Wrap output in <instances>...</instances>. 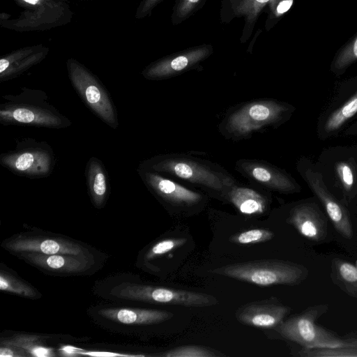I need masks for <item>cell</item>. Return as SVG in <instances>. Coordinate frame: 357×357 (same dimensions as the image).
Returning <instances> with one entry per match:
<instances>
[{
	"mask_svg": "<svg viewBox=\"0 0 357 357\" xmlns=\"http://www.w3.org/2000/svg\"><path fill=\"white\" fill-rule=\"evenodd\" d=\"M138 167L190 184L222 200L227 190L237 182L220 165L187 153L156 155L143 160Z\"/></svg>",
	"mask_w": 357,
	"mask_h": 357,
	"instance_id": "obj_1",
	"label": "cell"
},
{
	"mask_svg": "<svg viewBox=\"0 0 357 357\" xmlns=\"http://www.w3.org/2000/svg\"><path fill=\"white\" fill-rule=\"evenodd\" d=\"M291 111V106L275 99L243 102L225 112L218 124V130L227 140L248 139L257 133L277 128L287 120Z\"/></svg>",
	"mask_w": 357,
	"mask_h": 357,
	"instance_id": "obj_2",
	"label": "cell"
},
{
	"mask_svg": "<svg viewBox=\"0 0 357 357\" xmlns=\"http://www.w3.org/2000/svg\"><path fill=\"white\" fill-rule=\"evenodd\" d=\"M0 104V123L61 129L72 122L48 101L47 93L40 89L22 87L17 94L3 96Z\"/></svg>",
	"mask_w": 357,
	"mask_h": 357,
	"instance_id": "obj_3",
	"label": "cell"
},
{
	"mask_svg": "<svg viewBox=\"0 0 357 357\" xmlns=\"http://www.w3.org/2000/svg\"><path fill=\"white\" fill-rule=\"evenodd\" d=\"M212 272L261 287L297 285L308 274L304 266L280 259H261L230 264L216 268Z\"/></svg>",
	"mask_w": 357,
	"mask_h": 357,
	"instance_id": "obj_4",
	"label": "cell"
},
{
	"mask_svg": "<svg viewBox=\"0 0 357 357\" xmlns=\"http://www.w3.org/2000/svg\"><path fill=\"white\" fill-rule=\"evenodd\" d=\"M22 10L15 18L0 14V26L25 32L44 31L70 22L73 11L67 0H14Z\"/></svg>",
	"mask_w": 357,
	"mask_h": 357,
	"instance_id": "obj_5",
	"label": "cell"
},
{
	"mask_svg": "<svg viewBox=\"0 0 357 357\" xmlns=\"http://www.w3.org/2000/svg\"><path fill=\"white\" fill-rule=\"evenodd\" d=\"M66 68L70 83L84 104L101 121L116 130L119 124L117 112L100 80L75 59L67 60Z\"/></svg>",
	"mask_w": 357,
	"mask_h": 357,
	"instance_id": "obj_6",
	"label": "cell"
},
{
	"mask_svg": "<svg viewBox=\"0 0 357 357\" xmlns=\"http://www.w3.org/2000/svg\"><path fill=\"white\" fill-rule=\"evenodd\" d=\"M56 159L47 142L33 138L18 139L15 147L0 155V165L15 174L29 178L49 176Z\"/></svg>",
	"mask_w": 357,
	"mask_h": 357,
	"instance_id": "obj_7",
	"label": "cell"
},
{
	"mask_svg": "<svg viewBox=\"0 0 357 357\" xmlns=\"http://www.w3.org/2000/svg\"><path fill=\"white\" fill-rule=\"evenodd\" d=\"M328 308V305L310 307L302 313L284 320L274 328L282 337L300 344L303 348L342 347L344 340L315 324L316 319Z\"/></svg>",
	"mask_w": 357,
	"mask_h": 357,
	"instance_id": "obj_8",
	"label": "cell"
},
{
	"mask_svg": "<svg viewBox=\"0 0 357 357\" xmlns=\"http://www.w3.org/2000/svg\"><path fill=\"white\" fill-rule=\"evenodd\" d=\"M111 294L124 299L184 307H209L218 303L215 296L205 293L132 282L115 286Z\"/></svg>",
	"mask_w": 357,
	"mask_h": 357,
	"instance_id": "obj_9",
	"label": "cell"
},
{
	"mask_svg": "<svg viewBox=\"0 0 357 357\" xmlns=\"http://www.w3.org/2000/svg\"><path fill=\"white\" fill-rule=\"evenodd\" d=\"M137 172L147 189L170 208L192 211L203 207L207 202L208 195L204 192L186 187L163 174L139 167Z\"/></svg>",
	"mask_w": 357,
	"mask_h": 357,
	"instance_id": "obj_10",
	"label": "cell"
},
{
	"mask_svg": "<svg viewBox=\"0 0 357 357\" xmlns=\"http://www.w3.org/2000/svg\"><path fill=\"white\" fill-rule=\"evenodd\" d=\"M235 169L251 183L280 193H294L299 186L284 170L264 160L239 159Z\"/></svg>",
	"mask_w": 357,
	"mask_h": 357,
	"instance_id": "obj_11",
	"label": "cell"
},
{
	"mask_svg": "<svg viewBox=\"0 0 357 357\" xmlns=\"http://www.w3.org/2000/svg\"><path fill=\"white\" fill-rule=\"evenodd\" d=\"M291 308L272 297L252 301L240 306L235 313L236 320L242 324L261 328H271L284 320Z\"/></svg>",
	"mask_w": 357,
	"mask_h": 357,
	"instance_id": "obj_12",
	"label": "cell"
},
{
	"mask_svg": "<svg viewBox=\"0 0 357 357\" xmlns=\"http://www.w3.org/2000/svg\"><path fill=\"white\" fill-rule=\"evenodd\" d=\"M304 178L313 192L319 198L332 222L335 229L344 238L351 239L353 228L347 209L326 188L320 173L307 169Z\"/></svg>",
	"mask_w": 357,
	"mask_h": 357,
	"instance_id": "obj_13",
	"label": "cell"
},
{
	"mask_svg": "<svg viewBox=\"0 0 357 357\" xmlns=\"http://www.w3.org/2000/svg\"><path fill=\"white\" fill-rule=\"evenodd\" d=\"M49 52V47L39 44L3 55L0 59V82H7L21 75L45 59Z\"/></svg>",
	"mask_w": 357,
	"mask_h": 357,
	"instance_id": "obj_14",
	"label": "cell"
},
{
	"mask_svg": "<svg viewBox=\"0 0 357 357\" xmlns=\"http://www.w3.org/2000/svg\"><path fill=\"white\" fill-rule=\"evenodd\" d=\"M250 184L248 185L236 182L227 190L223 201L232 204L242 214H263L268 206V190L253 183Z\"/></svg>",
	"mask_w": 357,
	"mask_h": 357,
	"instance_id": "obj_15",
	"label": "cell"
},
{
	"mask_svg": "<svg viewBox=\"0 0 357 357\" xmlns=\"http://www.w3.org/2000/svg\"><path fill=\"white\" fill-rule=\"evenodd\" d=\"M287 222L301 235L310 241H321L327 235L326 220L314 204L305 203L295 206L289 212Z\"/></svg>",
	"mask_w": 357,
	"mask_h": 357,
	"instance_id": "obj_16",
	"label": "cell"
},
{
	"mask_svg": "<svg viewBox=\"0 0 357 357\" xmlns=\"http://www.w3.org/2000/svg\"><path fill=\"white\" fill-rule=\"evenodd\" d=\"M6 248L14 252H38L45 255L79 256L83 254V250L79 245L61 238H16L7 242Z\"/></svg>",
	"mask_w": 357,
	"mask_h": 357,
	"instance_id": "obj_17",
	"label": "cell"
},
{
	"mask_svg": "<svg viewBox=\"0 0 357 357\" xmlns=\"http://www.w3.org/2000/svg\"><path fill=\"white\" fill-rule=\"evenodd\" d=\"M98 314L103 317L127 325H150L159 324L172 318L169 311L133 308H105Z\"/></svg>",
	"mask_w": 357,
	"mask_h": 357,
	"instance_id": "obj_18",
	"label": "cell"
},
{
	"mask_svg": "<svg viewBox=\"0 0 357 357\" xmlns=\"http://www.w3.org/2000/svg\"><path fill=\"white\" fill-rule=\"evenodd\" d=\"M85 177L88 193L94 206H104L109 194V181L102 162L96 157H91L85 167Z\"/></svg>",
	"mask_w": 357,
	"mask_h": 357,
	"instance_id": "obj_19",
	"label": "cell"
},
{
	"mask_svg": "<svg viewBox=\"0 0 357 357\" xmlns=\"http://www.w3.org/2000/svg\"><path fill=\"white\" fill-rule=\"evenodd\" d=\"M24 257L38 266L59 273L79 272L86 266V262L78 259V256L75 255L29 252Z\"/></svg>",
	"mask_w": 357,
	"mask_h": 357,
	"instance_id": "obj_20",
	"label": "cell"
},
{
	"mask_svg": "<svg viewBox=\"0 0 357 357\" xmlns=\"http://www.w3.org/2000/svg\"><path fill=\"white\" fill-rule=\"evenodd\" d=\"M1 344L14 346L24 350L29 356L53 357L56 354L52 348L44 345L41 337L36 335L17 334L1 341Z\"/></svg>",
	"mask_w": 357,
	"mask_h": 357,
	"instance_id": "obj_21",
	"label": "cell"
},
{
	"mask_svg": "<svg viewBox=\"0 0 357 357\" xmlns=\"http://www.w3.org/2000/svg\"><path fill=\"white\" fill-rule=\"evenodd\" d=\"M333 271L340 287L349 294L357 297V267L349 261L334 259Z\"/></svg>",
	"mask_w": 357,
	"mask_h": 357,
	"instance_id": "obj_22",
	"label": "cell"
},
{
	"mask_svg": "<svg viewBox=\"0 0 357 357\" xmlns=\"http://www.w3.org/2000/svg\"><path fill=\"white\" fill-rule=\"evenodd\" d=\"M357 112V91L342 107L327 119L324 130L331 132L339 129L343 123Z\"/></svg>",
	"mask_w": 357,
	"mask_h": 357,
	"instance_id": "obj_23",
	"label": "cell"
},
{
	"mask_svg": "<svg viewBox=\"0 0 357 357\" xmlns=\"http://www.w3.org/2000/svg\"><path fill=\"white\" fill-rule=\"evenodd\" d=\"M157 356L162 357H217L225 354L199 345H185L173 348Z\"/></svg>",
	"mask_w": 357,
	"mask_h": 357,
	"instance_id": "obj_24",
	"label": "cell"
},
{
	"mask_svg": "<svg viewBox=\"0 0 357 357\" xmlns=\"http://www.w3.org/2000/svg\"><path fill=\"white\" fill-rule=\"evenodd\" d=\"M274 233L267 229H252L231 236L229 241L240 245H251L271 240Z\"/></svg>",
	"mask_w": 357,
	"mask_h": 357,
	"instance_id": "obj_25",
	"label": "cell"
},
{
	"mask_svg": "<svg viewBox=\"0 0 357 357\" xmlns=\"http://www.w3.org/2000/svg\"><path fill=\"white\" fill-rule=\"evenodd\" d=\"M300 356L305 357H357V347L342 345L333 348H303Z\"/></svg>",
	"mask_w": 357,
	"mask_h": 357,
	"instance_id": "obj_26",
	"label": "cell"
},
{
	"mask_svg": "<svg viewBox=\"0 0 357 357\" xmlns=\"http://www.w3.org/2000/svg\"><path fill=\"white\" fill-rule=\"evenodd\" d=\"M0 289L28 298H33L36 294L31 286L3 272L0 273Z\"/></svg>",
	"mask_w": 357,
	"mask_h": 357,
	"instance_id": "obj_27",
	"label": "cell"
},
{
	"mask_svg": "<svg viewBox=\"0 0 357 357\" xmlns=\"http://www.w3.org/2000/svg\"><path fill=\"white\" fill-rule=\"evenodd\" d=\"M185 238H170L161 240L154 244L147 252L145 259L151 260L174 250L186 243Z\"/></svg>",
	"mask_w": 357,
	"mask_h": 357,
	"instance_id": "obj_28",
	"label": "cell"
},
{
	"mask_svg": "<svg viewBox=\"0 0 357 357\" xmlns=\"http://www.w3.org/2000/svg\"><path fill=\"white\" fill-rule=\"evenodd\" d=\"M356 60H357V36L337 56L334 63L335 68L343 69Z\"/></svg>",
	"mask_w": 357,
	"mask_h": 357,
	"instance_id": "obj_29",
	"label": "cell"
},
{
	"mask_svg": "<svg viewBox=\"0 0 357 357\" xmlns=\"http://www.w3.org/2000/svg\"><path fill=\"white\" fill-rule=\"evenodd\" d=\"M337 176L346 191H350L354 183V174L351 165L347 162H339L335 166Z\"/></svg>",
	"mask_w": 357,
	"mask_h": 357,
	"instance_id": "obj_30",
	"label": "cell"
},
{
	"mask_svg": "<svg viewBox=\"0 0 357 357\" xmlns=\"http://www.w3.org/2000/svg\"><path fill=\"white\" fill-rule=\"evenodd\" d=\"M78 356H87L93 357H144L146 355L143 354H121L112 351H86L79 349L77 351Z\"/></svg>",
	"mask_w": 357,
	"mask_h": 357,
	"instance_id": "obj_31",
	"label": "cell"
},
{
	"mask_svg": "<svg viewBox=\"0 0 357 357\" xmlns=\"http://www.w3.org/2000/svg\"><path fill=\"white\" fill-rule=\"evenodd\" d=\"M1 357H26L29 354L23 349L14 346L1 344L0 347Z\"/></svg>",
	"mask_w": 357,
	"mask_h": 357,
	"instance_id": "obj_32",
	"label": "cell"
},
{
	"mask_svg": "<svg viewBox=\"0 0 357 357\" xmlns=\"http://www.w3.org/2000/svg\"><path fill=\"white\" fill-rule=\"evenodd\" d=\"M79 349L73 346L65 345L60 347L59 351L63 356H78L77 351Z\"/></svg>",
	"mask_w": 357,
	"mask_h": 357,
	"instance_id": "obj_33",
	"label": "cell"
},
{
	"mask_svg": "<svg viewBox=\"0 0 357 357\" xmlns=\"http://www.w3.org/2000/svg\"><path fill=\"white\" fill-rule=\"evenodd\" d=\"M292 3L293 0H284L281 1L277 7V12L279 14L285 13L290 8Z\"/></svg>",
	"mask_w": 357,
	"mask_h": 357,
	"instance_id": "obj_34",
	"label": "cell"
},
{
	"mask_svg": "<svg viewBox=\"0 0 357 357\" xmlns=\"http://www.w3.org/2000/svg\"><path fill=\"white\" fill-rule=\"evenodd\" d=\"M344 345L357 347V338L344 340Z\"/></svg>",
	"mask_w": 357,
	"mask_h": 357,
	"instance_id": "obj_35",
	"label": "cell"
},
{
	"mask_svg": "<svg viewBox=\"0 0 357 357\" xmlns=\"http://www.w3.org/2000/svg\"><path fill=\"white\" fill-rule=\"evenodd\" d=\"M256 1L257 2H259V3H264L267 2L269 0H256Z\"/></svg>",
	"mask_w": 357,
	"mask_h": 357,
	"instance_id": "obj_36",
	"label": "cell"
},
{
	"mask_svg": "<svg viewBox=\"0 0 357 357\" xmlns=\"http://www.w3.org/2000/svg\"><path fill=\"white\" fill-rule=\"evenodd\" d=\"M190 1H197V0H190Z\"/></svg>",
	"mask_w": 357,
	"mask_h": 357,
	"instance_id": "obj_37",
	"label": "cell"
}]
</instances>
